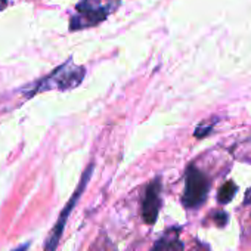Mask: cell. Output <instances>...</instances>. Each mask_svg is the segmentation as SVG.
Masks as SVG:
<instances>
[{
    "instance_id": "obj_1",
    "label": "cell",
    "mask_w": 251,
    "mask_h": 251,
    "mask_svg": "<svg viewBox=\"0 0 251 251\" xmlns=\"http://www.w3.org/2000/svg\"><path fill=\"white\" fill-rule=\"evenodd\" d=\"M121 5V0H80L75 14L70 20V30L78 31L96 27L114 14Z\"/></svg>"
},
{
    "instance_id": "obj_2",
    "label": "cell",
    "mask_w": 251,
    "mask_h": 251,
    "mask_svg": "<svg viewBox=\"0 0 251 251\" xmlns=\"http://www.w3.org/2000/svg\"><path fill=\"white\" fill-rule=\"evenodd\" d=\"M86 75V70L83 67H78L73 62V59H68L65 64L58 67L53 73H50L46 78L40 80L36 84V89L28 93V96L42 92V90H70L77 87Z\"/></svg>"
},
{
    "instance_id": "obj_3",
    "label": "cell",
    "mask_w": 251,
    "mask_h": 251,
    "mask_svg": "<svg viewBox=\"0 0 251 251\" xmlns=\"http://www.w3.org/2000/svg\"><path fill=\"white\" fill-rule=\"evenodd\" d=\"M210 189V182L207 176L197 169L195 166H189L185 177V192L182 197V202L186 208H198L207 200Z\"/></svg>"
},
{
    "instance_id": "obj_4",
    "label": "cell",
    "mask_w": 251,
    "mask_h": 251,
    "mask_svg": "<svg viewBox=\"0 0 251 251\" xmlns=\"http://www.w3.org/2000/svg\"><path fill=\"white\" fill-rule=\"evenodd\" d=\"M92 172H93V164H90V166L87 167V170L84 172V175H83V177H81V180H80L78 188L75 189L74 195L71 197V200L68 201V204L64 207L62 213L59 214L58 222H56V225L53 226V229H52V232H50V235H49V238H48V241H46V248H45L46 251H55V250H56V247H58V244H59V239H61V236H62L65 223H67V220H68V216L71 214V211H73V208L75 207L78 198L81 197L83 191L86 189V185H87V182H89V179H90V176H92Z\"/></svg>"
},
{
    "instance_id": "obj_5",
    "label": "cell",
    "mask_w": 251,
    "mask_h": 251,
    "mask_svg": "<svg viewBox=\"0 0 251 251\" xmlns=\"http://www.w3.org/2000/svg\"><path fill=\"white\" fill-rule=\"evenodd\" d=\"M161 207V179H154L145 189L142 200V219L147 225H154Z\"/></svg>"
},
{
    "instance_id": "obj_6",
    "label": "cell",
    "mask_w": 251,
    "mask_h": 251,
    "mask_svg": "<svg viewBox=\"0 0 251 251\" xmlns=\"http://www.w3.org/2000/svg\"><path fill=\"white\" fill-rule=\"evenodd\" d=\"M154 251H183V245L177 236H170L166 233L154 247Z\"/></svg>"
},
{
    "instance_id": "obj_7",
    "label": "cell",
    "mask_w": 251,
    "mask_h": 251,
    "mask_svg": "<svg viewBox=\"0 0 251 251\" xmlns=\"http://www.w3.org/2000/svg\"><path fill=\"white\" fill-rule=\"evenodd\" d=\"M235 194H236V185L232 180H229V182L223 183L222 188L219 189V192H217V201L220 204H227V202L232 201V198L235 197Z\"/></svg>"
},
{
    "instance_id": "obj_8",
    "label": "cell",
    "mask_w": 251,
    "mask_h": 251,
    "mask_svg": "<svg viewBox=\"0 0 251 251\" xmlns=\"http://www.w3.org/2000/svg\"><path fill=\"white\" fill-rule=\"evenodd\" d=\"M214 220H216V223H217L219 226H225L226 222H227V214H226L225 211H220V213L214 214Z\"/></svg>"
},
{
    "instance_id": "obj_9",
    "label": "cell",
    "mask_w": 251,
    "mask_h": 251,
    "mask_svg": "<svg viewBox=\"0 0 251 251\" xmlns=\"http://www.w3.org/2000/svg\"><path fill=\"white\" fill-rule=\"evenodd\" d=\"M8 6V0H0V11H3Z\"/></svg>"
},
{
    "instance_id": "obj_10",
    "label": "cell",
    "mask_w": 251,
    "mask_h": 251,
    "mask_svg": "<svg viewBox=\"0 0 251 251\" xmlns=\"http://www.w3.org/2000/svg\"><path fill=\"white\" fill-rule=\"evenodd\" d=\"M27 248H28V242L24 244V245H21V247H18V248H15L14 251H27Z\"/></svg>"
}]
</instances>
